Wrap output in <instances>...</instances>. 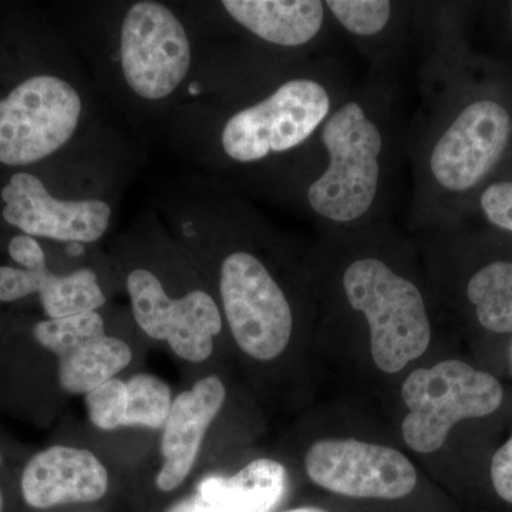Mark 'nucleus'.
<instances>
[{"label":"nucleus","mask_w":512,"mask_h":512,"mask_svg":"<svg viewBox=\"0 0 512 512\" xmlns=\"http://www.w3.org/2000/svg\"><path fill=\"white\" fill-rule=\"evenodd\" d=\"M326 164L308 185L311 210L332 224L365 220L375 208L383 178L386 134L365 101L335 106L319 131Z\"/></svg>","instance_id":"nucleus-1"},{"label":"nucleus","mask_w":512,"mask_h":512,"mask_svg":"<svg viewBox=\"0 0 512 512\" xmlns=\"http://www.w3.org/2000/svg\"><path fill=\"white\" fill-rule=\"evenodd\" d=\"M349 305L365 315L377 367L396 373L426 352L431 325L421 291L376 256L357 258L342 276Z\"/></svg>","instance_id":"nucleus-2"},{"label":"nucleus","mask_w":512,"mask_h":512,"mask_svg":"<svg viewBox=\"0 0 512 512\" xmlns=\"http://www.w3.org/2000/svg\"><path fill=\"white\" fill-rule=\"evenodd\" d=\"M335 109L332 92L322 80L293 77L264 100L232 114L221 131L229 160L252 164L303 146L319 133Z\"/></svg>","instance_id":"nucleus-3"},{"label":"nucleus","mask_w":512,"mask_h":512,"mask_svg":"<svg viewBox=\"0 0 512 512\" xmlns=\"http://www.w3.org/2000/svg\"><path fill=\"white\" fill-rule=\"evenodd\" d=\"M402 397L409 414L402 433L407 446L433 453L458 421L494 413L503 402L500 382L460 360H444L407 376Z\"/></svg>","instance_id":"nucleus-4"},{"label":"nucleus","mask_w":512,"mask_h":512,"mask_svg":"<svg viewBox=\"0 0 512 512\" xmlns=\"http://www.w3.org/2000/svg\"><path fill=\"white\" fill-rule=\"evenodd\" d=\"M82 111V96L63 77H23L0 94V165L29 167L53 156L72 140Z\"/></svg>","instance_id":"nucleus-5"},{"label":"nucleus","mask_w":512,"mask_h":512,"mask_svg":"<svg viewBox=\"0 0 512 512\" xmlns=\"http://www.w3.org/2000/svg\"><path fill=\"white\" fill-rule=\"evenodd\" d=\"M220 296L229 330L242 352L262 362L284 352L293 330L291 303L259 256L245 249L225 255Z\"/></svg>","instance_id":"nucleus-6"},{"label":"nucleus","mask_w":512,"mask_h":512,"mask_svg":"<svg viewBox=\"0 0 512 512\" xmlns=\"http://www.w3.org/2000/svg\"><path fill=\"white\" fill-rule=\"evenodd\" d=\"M512 138V114L494 99L466 104L434 136L426 171L434 188L464 194L478 187L497 167Z\"/></svg>","instance_id":"nucleus-7"},{"label":"nucleus","mask_w":512,"mask_h":512,"mask_svg":"<svg viewBox=\"0 0 512 512\" xmlns=\"http://www.w3.org/2000/svg\"><path fill=\"white\" fill-rule=\"evenodd\" d=\"M121 69L137 96L170 97L191 69L190 37L167 6L153 0L134 3L121 26Z\"/></svg>","instance_id":"nucleus-8"},{"label":"nucleus","mask_w":512,"mask_h":512,"mask_svg":"<svg viewBox=\"0 0 512 512\" xmlns=\"http://www.w3.org/2000/svg\"><path fill=\"white\" fill-rule=\"evenodd\" d=\"M138 328L154 340H163L187 362H205L214 352V340L224 320L210 293L194 289L171 298L163 282L148 269H133L126 281Z\"/></svg>","instance_id":"nucleus-9"},{"label":"nucleus","mask_w":512,"mask_h":512,"mask_svg":"<svg viewBox=\"0 0 512 512\" xmlns=\"http://www.w3.org/2000/svg\"><path fill=\"white\" fill-rule=\"evenodd\" d=\"M309 478L332 493L399 500L414 490L416 468L394 448L357 440H323L305 457Z\"/></svg>","instance_id":"nucleus-10"},{"label":"nucleus","mask_w":512,"mask_h":512,"mask_svg":"<svg viewBox=\"0 0 512 512\" xmlns=\"http://www.w3.org/2000/svg\"><path fill=\"white\" fill-rule=\"evenodd\" d=\"M2 218L10 227L33 238L92 244L109 229L113 210L107 202L60 200L36 174L20 170L0 190Z\"/></svg>","instance_id":"nucleus-11"},{"label":"nucleus","mask_w":512,"mask_h":512,"mask_svg":"<svg viewBox=\"0 0 512 512\" xmlns=\"http://www.w3.org/2000/svg\"><path fill=\"white\" fill-rule=\"evenodd\" d=\"M109 484V471L96 454L63 444L33 453L18 477L23 503L37 511L96 503L107 494Z\"/></svg>","instance_id":"nucleus-12"},{"label":"nucleus","mask_w":512,"mask_h":512,"mask_svg":"<svg viewBox=\"0 0 512 512\" xmlns=\"http://www.w3.org/2000/svg\"><path fill=\"white\" fill-rule=\"evenodd\" d=\"M225 399L227 389L218 376L204 377L175 397L161 430L163 467L156 480L158 490L170 493L190 476L205 434L220 414Z\"/></svg>","instance_id":"nucleus-13"},{"label":"nucleus","mask_w":512,"mask_h":512,"mask_svg":"<svg viewBox=\"0 0 512 512\" xmlns=\"http://www.w3.org/2000/svg\"><path fill=\"white\" fill-rule=\"evenodd\" d=\"M39 296L46 318L97 312L106 303L103 289L92 269L83 268L60 275L42 265L36 269L0 265V303Z\"/></svg>","instance_id":"nucleus-14"},{"label":"nucleus","mask_w":512,"mask_h":512,"mask_svg":"<svg viewBox=\"0 0 512 512\" xmlns=\"http://www.w3.org/2000/svg\"><path fill=\"white\" fill-rule=\"evenodd\" d=\"M232 20L266 43L302 47L313 42L326 22L325 2L319 0H225Z\"/></svg>","instance_id":"nucleus-15"},{"label":"nucleus","mask_w":512,"mask_h":512,"mask_svg":"<svg viewBox=\"0 0 512 512\" xmlns=\"http://www.w3.org/2000/svg\"><path fill=\"white\" fill-rule=\"evenodd\" d=\"M286 491V470L269 458L251 461L232 477H207L197 494L221 512H271Z\"/></svg>","instance_id":"nucleus-16"},{"label":"nucleus","mask_w":512,"mask_h":512,"mask_svg":"<svg viewBox=\"0 0 512 512\" xmlns=\"http://www.w3.org/2000/svg\"><path fill=\"white\" fill-rule=\"evenodd\" d=\"M55 360L60 389L69 394H87L123 372L133 360V350L123 339L106 333Z\"/></svg>","instance_id":"nucleus-17"},{"label":"nucleus","mask_w":512,"mask_h":512,"mask_svg":"<svg viewBox=\"0 0 512 512\" xmlns=\"http://www.w3.org/2000/svg\"><path fill=\"white\" fill-rule=\"evenodd\" d=\"M468 301L477 319L495 333H512V262L495 261L471 276Z\"/></svg>","instance_id":"nucleus-18"},{"label":"nucleus","mask_w":512,"mask_h":512,"mask_svg":"<svg viewBox=\"0 0 512 512\" xmlns=\"http://www.w3.org/2000/svg\"><path fill=\"white\" fill-rule=\"evenodd\" d=\"M126 384L124 427L163 430L174 402L171 387L160 377L148 373H138L126 380Z\"/></svg>","instance_id":"nucleus-19"},{"label":"nucleus","mask_w":512,"mask_h":512,"mask_svg":"<svg viewBox=\"0 0 512 512\" xmlns=\"http://www.w3.org/2000/svg\"><path fill=\"white\" fill-rule=\"evenodd\" d=\"M326 9L346 32L356 37L379 36L393 18V3L386 0H328Z\"/></svg>","instance_id":"nucleus-20"},{"label":"nucleus","mask_w":512,"mask_h":512,"mask_svg":"<svg viewBox=\"0 0 512 512\" xmlns=\"http://www.w3.org/2000/svg\"><path fill=\"white\" fill-rule=\"evenodd\" d=\"M127 384L119 377L100 384L92 392L84 394L87 416L94 427L113 431L124 427L126 414Z\"/></svg>","instance_id":"nucleus-21"},{"label":"nucleus","mask_w":512,"mask_h":512,"mask_svg":"<svg viewBox=\"0 0 512 512\" xmlns=\"http://www.w3.org/2000/svg\"><path fill=\"white\" fill-rule=\"evenodd\" d=\"M480 205L490 224L512 234V181L488 185L481 194Z\"/></svg>","instance_id":"nucleus-22"},{"label":"nucleus","mask_w":512,"mask_h":512,"mask_svg":"<svg viewBox=\"0 0 512 512\" xmlns=\"http://www.w3.org/2000/svg\"><path fill=\"white\" fill-rule=\"evenodd\" d=\"M8 254L19 268L36 269L47 264L46 252L39 239L29 235L18 234L10 238Z\"/></svg>","instance_id":"nucleus-23"},{"label":"nucleus","mask_w":512,"mask_h":512,"mask_svg":"<svg viewBox=\"0 0 512 512\" xmlns=\"http://www.w3.org/2000/svg\"><path fill=\"white\" fill-rule=\"evenodd\" d=\"M491 480L497 494L512 504V437L491 461Z\"/></svg>","instance_id":"nucleus-24"},{"label":"nucleus","mask_w":512,"mask_h":512,"mask_svg":"<svg viewBox=\"0 0 512 512\" xmlns=\"http://www.w3.org/2000/svg\"><path fill=\"white\" fill-rule=\"evenodd\" d=\"M170 512H221L214 505L205 501L201 495H194V497L188 498L183 503L175 505L173 510Z\"/></svg>","instance_id":"nucleus-25"},{"label":"nucleus","mask_w":512,"mask_h":512,"mask_svg":"<svg viewBox=\"0 0 512 512\" xmlns=\"http://www.w3.org/2000/svg\"><path fill=\"white\" fill-rule=\"evenodd\" d=\"M6 466H8V456H6L5 448L0 444V512L6 511V494L2 484L3 471Z\"/></svg>","instance_id":"nucleus-26"},{"label":"nucleus","mask_w":512,"mask_h":512,"mask_svg":"<svg viewBox=\"0 0 512 512\" xmlns=\"http://www.w3.org/2000/svg\"><path fill=\"white\" fill-rule=\"evenodd\" d=\"M286 512H326V511L319 510V508L303 507V508H296V510H291V511H286Z\"/></svg>","instance_id":"nucleus-27"},{"label":"nucleus","mask_w":512,"mask_h":512,"mask_svg":"<svg viewBox=\"0 0 512 512\" xmlns=\"http://www.w3.org/2000/svg\"><path fill=\"white\" fill-rule=\"evenodd\" d=\"M510 365L512 370V343H511V349H510Z\"/></svg>","instance_id":"nucleus-28"},{"label":"nucleus","mask_w":512,"mask_h":512,"mask_svg":"<svg viewBox=\"0 0 512 512\" xmlns=\"http://www.w3.org/2000/svg\"><path fill=\"white\" fill-rule=\"evenodd\" d=\"M511 18H512V5H511Z\"/></svg>","instance_id":"nucleus-29"}]
</instances>
